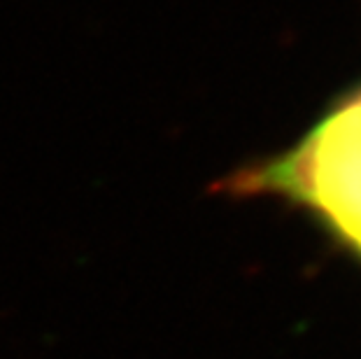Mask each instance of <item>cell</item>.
I'll use <instances>...</instances> for the list:
<instances>
[{"label": "cell", "instance_id": "cell-1", "mask_svg": "<svg viewBox=\"0 0 361 359\" xmlns=\"http://www.w3.org/2000/svg\"><path fill=\"white\" fill-rule=\"evenodd\" d=\"M219 189L282 198L361 262V87L341 98L294 147L238 168Z\"/></svg>", "mask_w": 361, "mask_h": 359}]
</instances>
